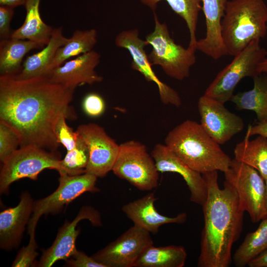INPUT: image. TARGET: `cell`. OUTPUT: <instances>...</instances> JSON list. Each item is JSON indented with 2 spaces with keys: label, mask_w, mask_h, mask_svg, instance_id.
<instances>
[{
  "label": "cell",
  "mask_w": 267,
  "mask_h": 267,
  "mask_svg": "<svg viewBox=\"0 0 267 267\" xmlns=\"http://www.w3.org/2000/svg\"><path fill=\"white\" fill-rule=\"evenodd\" d=\"M74 89L52 82L48 76L19 79L0 76V121L17 134L20 146L56 152L55 129L59 118H74L70 106Z\"/></svg>",
  "instance_id": "obj_1"
},
{
  "label": "cell",
  "mask_w": 267,
  "mask_h": 267,
  "mask_svg": "<svg viewBox=\"0 0 267 267\" xmlns=\"http://www.w3.org/2000/svg\"><path fill=\"white\" fill-rule=\"evenodd\" d=\"M207 195L202 206L204 226L201 231L198 267H228L231 249L242 232L245 211L233 186L224 180L218 183L217 171L202 174Z\"/></svg>",
  "instance_id": "obj_2"
},
{
  "label": "cell",
  "mask_w": 267,
  "mask_h": 267,
  "mask_svg": "<svg viewBox=\"0 0 267 267\" xmlns=\"http://www.w3.org/2000/svg\"><path fill=\"white\" fill-rule=\"evenodd\" d=\"M165 144L191 169L200 174L226 171L232 159L200 123L186 120L171 130Z\"/></svg>",
  "instance_id": "obj_3"
},
{
  "label": "cell",
  "mask_w": 267,
  "mask_h": 267,
  "mask_svg": "<svg viewBox=\"0 0 267 267\" xmlns=\"http://www.w3.org/2000/svg\"><path fill=\"white\" fill-rule=\"evenodd\" d=\"M267 6L264 0L227 1L221 22L227 54L235 56L254 40L266 36Z\"/></svg>",
  "instance_id": "obj_4"
},
{
  "label": "cell",
  "mask_w": 267,
  "mask_h": 267,
  "mask_svg": "<svg viewBox=\"0 0 267 267\" xmlns=\"http://www.w3.org/2000/svg\"><path fill=\"white\" fill-rule=\"evenodd\" d=\"M155 27L147 35L145 41L152 50L148 55L151 64L161 67L169 77L181 81L189 77L191 67L196 62V49L184 48L172 38L167 25L161 22L154 11Z\"/></svg>",
  "instance_id": "obj_5"
},
{
  "label": "cell",
  "mask_w": 267,
  "mask_h": 267,
  "mask_svg": "<svg viewBox=\"0 0 267 267\" xmlns=\"http://www.w3.org/2000/svg\"><path fill=\"white\" fill-rule=\"evenodd\" d=\"M254 40L222 70L205 90L204 95L222 103L230 100L235 87L245 77L259 75L258 65L266 57L267 51Z\"/></svg>",
  "instance_id": "obj_6"
},
{
  "label": "cell",
  "mask_w": 267,
  "mask_h": 267,
  "mask_svg": "<svg viewBox=\"0 0 267 267\" xmlns=\"http://www.w3.org/2000/svg\"><path fill=\"white\" fill-rule=\"evenodd\" d=\"M60 156L35 146H20L2 162L0 174V191L6 193L10 185L20 179L38 178L45 169L61 171Z\"/></svg>",
  "instance_id": "obj_7"
},
{
  "label": "cell",
  "mask_w": 267,
  "mask_h": 267,
  "mask_svg": "<svg viewBox=\"0 0 267 267\" xmlns=\"http://www.w3.org/2000/svg\"><path fill=\"white\" fill-rule=\"evenodd\" d=\"M112 171L139 190H151L158 185L159 172L155 162L146 146L136 140L120 144Z\"/></svg>",
  "instance_id": "obj_8"
},
{
  "label": "cell",
  "mask_w": 267,
  "mask_h": 267,
  "mask_svg": "<svg viewBox=\"0 0 267 267\" xmlns=\"http://www.w3.org/2000/svg\"><path fill=\"white\" fill-rule=\"evenodd\" d=\"M224 175L225 180L234 187L251 221L256 223L267 218L266 182L258 171L234 158Z\"/></svg>",
  "instance_id": "obj_9"
},
{
  "label": "cell",
  "mask_w": 267,
  "mask_h": 267,
  "mask_svg": "<svg viewBox=\"0 0 267 267\" xmlns=\"http://www.w3.org/2000/svg\"><path fill=\"white\" fill-rule=\"evenodd\" d=\"M97 178L88 173L60 176L57 188L48 196L34 202L32 214L28 224L30 239H35L36 225L42 216L58 213L65 205L85 192L99 191L95 185Z\"/></svg>",
  "instance_id": "obj_10"
},
{
  "label": "cell",
  "mask_w": 267,
  "mask_h": 267,
  "mask_svg": "<svg viewBox=\"0 0 267 267\" xmlns=\"http://www.w3.org/2000/svg\"><path fill=\"white\" fill-rule=\"evenodd\" d=\"M152 244L150 233L134 225L91 257L105 267H134L145 249Z\"/></svg>",
  "instance_id": "obj_11"
},
{
  "label": "cell",
  "mask_w": 267,
  "mask_h": 267,
  "mask_svg": "<svg viewBox=\"0 0 267 267\" xmlns=\"http://www.w3.org/2000/svg\"><path fill=\"white\" fill-rule=\"evenodd\" d=\"M115 43L117 47L126 49L130 52L132 69L140 73L148 82L156 85L163 103L177 107L181 106V99L178 92L161 81L154 72L144 49L148 44L145 40L139 38L138 29L122 31L116 36Z\"/></svg>",
  "instance_id": "obj_12"
},
{
  "label": "cell",
  "mask_w": 267,
  "mask_h": 267,
  "mask_svg": "<svg viewBox=\"0 0 267 267\" xmlns=\"http://www.w3.org/2000/svg\"><path fill=\"white\" fill-rule=\"evenodd\" d=\"M76 132L86 143L89 158L86 173L97 178L105 177L112 168L117 157L120 144L94 123L80 125Z\"/></svg>",
  "instance_id": "obj_13"
},
{
  "label": "cell",
  "mask_w": 267,
  "mask_h": 267,
  "mask_svg": "<svg viewBox=\"0 0 267 267\" xmlns=\"http://www.w3.org/2000/svg\"><path fill=\"white\" fill-rule=\"evenodd\" d=\"M224 104L204 94L200 97L197 104L200 124L220 145L228 141L244 127L243 119L229 111Z\"/></svg>",
  "instance_id": "obj_14"
},
{
  "label": "cell",
  "mask_w": 267,
  "mask_h": 267,
  "mask_svg": "<svg viewBox=\"0 0 267 267\" xmlns=\"http://www.w3.org/2000/svg\"><path fill=\"white\" fill-rule=\"evenodd\" d=\"M85 219L89 220L94 225L101 224L97 211L89 206L83 207L73 221L66 222L61 227L53 244L44 251L37 266L50 267L58 261H66L73 256L78 251L75 242L80 232L76 227L80 221Z\"/></svg>",
  "instance_id": "obj_15"
},
{
  "label": "cell",
  "mask_w": 267,
  "mask_h": 267,
  "mask_svg": "<svg viewBox=\"0 0 267 267\" xmlns=\"http://www.w3.org/2000/svg\"><path fill=\"white\" fill-rule=\"evenodd\" d=\"M159 172H172L180 175L190 192L191 202L201 206L206 199L207 189L201 174L191 169L164 144H156L151 151Z\"/></svg>",
  "instance_id": "obj_16"
},
{
  "label": "cell",
  "mask_w": 267,
  "mask_h": 267,
  "mask_svg": "<svg viewBox=\"0 0 267 267\" xmlns=\"http://www.w3.org/2000/svg\"><path fill=\"white\" fill-rule=\"evenodd\" d=\"M100 61V54L93 49L66 61L47 75L52 82L75 90L81 85L102 81L103 77L95 70Z\"/></svg>",
  "instance_id": "obj_17"
},
{
  "label": "cell",
  "mask_w": 267,
  "mask_h": 267,
  "mask_svg": "<svg viewBox=\"0 0 267 267\" xmlns=\"http://www.w3.org/2000/svg\"><path fill=\"white\" fill-rule=\"evenodd\" d=\"M158 198L154 192L128 203L122 207L123 212L133 222L149 232L156 234L159 228L168 223H182L187 219V214L181 213L174 217H167L159 213L154 203Z\"/></svg>",
  "instance_id": "obj_18"
},
{
  "label": "cell",
  "mask_w": 267,
  "mask_h": 267,
  "mask_svg": "<svg viewBox=\"0 0 267 267\" xmlns=\"http://www.w3.org/2000/svg\"><path fill=\"white\" fill-rule=\"evenodd\" d=\"M34 201L30 194L25 192L19 204L6 209L0 213V246L11 250L18 246L32 216Z\"/></svg>",
  "instance_id": "obj_19"
},
{
  "label": "cell",
  "mask_w": 267,
  "mask_h": 267,
  "mask_svg": "<svg viewBox=\"0 0 267 267\" xmlns=\"http://www.w3.org/2000/svg\"><path fill=\"white\" fill-rule=\"evenodd\" d=\"M61 27L54 28L51 38L45 46L39 52L28 56L21 71L13 75L19 79L48 75V68L58 49L67 42L63 35Z\"/></svg>",
  "instance_id": "obj_20"
},
{
  "label": "cell",
  "mask_w": 267,
  "mask_h": 267,
  "mask_svg": "<svg viewBox=\"0 0 267 267\" xmlns=\"http://www.w3.org/2000/svg\"><path fill=\"white\" fill-rule=\"evenodd\" d=\"M40 1L26 0L25 21L20 27L12 33L11 38L33 41L44 46L48 43L54 29L42 20L39 10Z\"/></svg>",
  "instance_id": "obj_21"
},
{
  "label": "cell",
  "mask_w": 267,
  "mask_h": 267,
  "mask_svg": "<svg viewBox=\"0 0 267 267\" xmlns=\"http://www.w3.org/2000/svg\"><path fill=\"white\" fill-rule=\"evenodd\" d=\"M252 89L233 94L230 99L239 110L254 111L258 122L267 121V75L260 74L253 78Z\"/></svg>",
  "instance_id": "obj_22"
},
{
  "label": "cell",
  "mask_w": 267,
  "mask_h": 267,
  "mask_svg": "<svg viewBox=\"0 0 267 267\" xmlns=\"http://www.w3.org/2000/svg\"><path fill=\"white\" fill-rule=\"evenodd\" d=\"M44 46L35 42L10 38L0 42L1 76L18 74L24 56L30 51Z\"/></svg>",
  "instance_id": "obj_23"
},
{
  "label": "cell",
  "mask_w": 267,
  "mask_h": 267,
  "mask_svg": "<svg viewBox=\"0 0 267 267\" xmlns=\"http://www.w3.org/2000/svg\"><path fill=\"white\" fill-rule=\"evenodd\" d=\"M186 258L182 246L155 247L152 244L145 249L134 267H183Z\"/></svg>",
  "instance_id": "obj_24"
},
{
  "label": "cell",
  "mask_w": 267,
  "mask_h": 267,
  "mask_svg": "<svg viewBox=\"0 0 267 267\" xmlns=\"http://www.w3.org/2000/svg\"><path fill=\"white\" fill-rule=\"evenodd\" d=\"M247 133L243 140L235 146L234 159L256 169L267 179V138L262 135L250 140Z\"/></svg>",
  "instance_id": "obj_25"
},
{
  "label": "cell",
  "mask_w": 267,
  "mask_h": 267,
  "mask_svg": "<svg viewBox=\"0 0 267 267\" xmlns=\"http://www.w3.org/2000/svg\"><path fill=\"white\" fill-rule=\"evenodd\" d=\"M97 42V33L95 29L75 31L66 44L57 50L48 68V75L69 58L93 50Z\"/></svg>",
  "instance_id": "obj_26"
},
{
  "label": "cell",
  "mask_w": 267,
  "mask_h": 267,
  "mask_svg": "<svg viewBox=\"0 0 267 267\" xmlns=\"http://www.w3.org/2000/svg\"><path fill=\"white\" fill-rule=\"evenodd\" d=\"M267 250V218L261 221L258 228L248 233L235 251L232 261L237 267H244Z\"/></svg>",
  "instance_id": "obj_27"
},
{
  "label": "cell",
  "mask_w": 267,
  "mask_h": 267,
  "mask_svg": "<svg viewBox=\"0 0 267 267\" xmlns=\"http://www.w3.org/2000/svg\"><path fill=\"white\" fill-rule=\"evenodd\" d=\"M144 5L154 11L158 4L166 1L172 10L182 18L188 28L190 41L189 46L195 48L197 39L196 31L200 10L202 9V0H139Z\"/></svg>",
  "instance_id": "obj_28"
},
{
  "label": "cell",
  "mask_w": 267,
  "mask_h": 267,
  "mask_svg": "<svg viewBox=\"0 0 267 267\" xmlns=\"http://www.w3.org/2000/svg\"><path fill=\"white\" fill-rule=\"evenodd\" d=\"M78 135L75 147L67 151L64 158L60 160L61 169L59 173L60 176H75L86 173L89 152L86 143L81 136Z\"/></svg>",
  "instance_id": "obj_29"
},
{
  "label": "cell",
  "mask_w": 267,
  "mask_h": 267,
  "mask_svg": "<svg viewBox=\"0 0 267 267\" xmlns=\"http://www.w3.org/2000/svg\"><path fill=\"white\" fill-rule=\"evenodd\" d=\"M227 2V0H202V9L208 29L215 30L221 27Z\"/></svg>",
  "instance_id": "obj_30"
},
{
  "label": "cell",
  "mask_w": 267,
  "mask_h": 267,
  "mask_svg": "<svg viewBox=\"0 0 267 267\" xmlns=\"http://www.w3.org/2000/svg\"><path fill=\"white\" fill-rule=\"evenodd\" d=\"M20 146L16 132L5 123L0 121V159L2 162Z\"/></svg>",
  "instance_id": "obj_31"
},
{
  "label": "cell",
  "mask_w": 267,
  "mask_h": 267,
  "mask_svg": "<svg viewBox=\"0 0 267 267\" xmlns=\"http://www.w3.org/2000/svg\"><path fill=\"white\" fill-rule=\"evenodd\" d=\"M68 118L61 116L58 119L55 129V134L57 142L63 145L67 151L71 150L76 146L78 134L68 126L66 119Z\"/></svg>",
  "instance_id": "obj_32"
},
{
  "label": "cell",
  "mask_w": 267,
  "mask_h": 267,
  "mask_svg": "<svg viewBox=\"0 0 267 267\" xmlns=\"http://www.w3.org/2000/svg\"><path fill=\"white\" fill-rule=\"evenodd\" d=\"M85 113L91 117H98L105 111L106 104L103 97L98 93L90 92L87 94L83 101Z\"/></svg>",
  "instance_id": "obj_33"
},
{
  "label": "cell",
  "mask_w": 267,
  "mask_h": 267,
  "mask_svg": "<svg viewBox=\"0 0 267 267\" xmlns=\"http://www.w3.org/2000/svg\"><path fill=\"white\" fill-rule=\"evenodd\" d=\"M37 248L36 239H29L28 244L19 251L11 266L14 267L34 266L35 259L38 255L36 251Z\"/></svg>",
  "instance_id": "obj_34"
},
{
  "label": "cell",
  "mask_w": 267,
  "mask_h": 267,
  "mask_svg": "<svg viewBox=\"0 0 267 267\" xmlns=\"http://www.w3.org/2000/svg\"><path fill=\"white\" fill-rule=\"evenodd\" d=\"M13 8L0 6V38L7 39L11 37L10 22L14 14Z\"/></svg>",
  "instance_id": "obj_35"
},
{
  "label": "cell",
  "mask_w": 267,
  "mask_h": 267,
  "mask_svg": "<svg viewBox=\"0 0 267 267\" xmlns=\"http://www.w3.org/2000/svg\"><path fill=\"white\" fill-rule=\"evenodd\" d=\"M67 265L73 267H105L98 262L91 256L89 257L85 253L77 251L70 259L66 260Z\"/></svg>",
  "instance_id": "obj_36"
},
{
  "label": "cell",
  "mask_w": 267,
  "mask_h": 267,
  "mask_svg": "<svg viewBox=\"0 0 267 267\" xmlns=\"http://www.w3.org/2000/svg\"><path fill=\"white\" fill-rule=\"evenodd\" d=\"M247 133L250 136L260 135L267 138V121L262 123L258 122L253 126L249 125Z\"/></svg>",
  "instance_id": "obj_37"
},
{
  "label": "cell",
  "mask_w": 267,
  "mask_h": 267,
  "mask_svg": "<svg viewBox=\"0 0 267 267\" xmlns=\"http://www.w3.org/2000/svg\"><path fill=\"white\" fill-rule=\"evenodd\" d=\"M248 266L249 267H267V250L252 260Z\"/></svg>",
  "instance_id": "obj_38"
},
{
  "label": "cell",
  "mask_w": 267,
  "mask_h": 267,
  "mask_svg": "<svg viewBox=\"0 0 267 267\" xmlns=\"http://www.w3.org/2000/svg\"><path fill=\"white\" fill-rule=\"evenodd\" d=\"M27 0H0V5H5L14 8L16 6L24 5Z\"/></svg>",
  "instance_id": "obj_39"
},
{
  "label": "cell",
  "mask_w": 267,
  "mask_h": 267,
  "mask_svg": "<svg viewBox=\"0 0 267 267\" xmlns=\"http://www.w3.org/2000/svg\"><path fill=\"white\" fill-rule=\"evenodd\" d=\"M257 71L258 74H267V57H265L259 63Z\"/></svg>",
  "instance_id": "obj_40"
},
{
  "label": "cell",
  "mask_w": 267,
  "mask_h": 267,
  "mask_svg": "<svg viewBox=\"0 0 267 267\" xmlns=\"http://www.w3.org/2000/svg\"><path fill=\"white\" fill-rule=\"evenodd\" d=\"M266 182L267 189V179L266 180Z\"/></svg>",
  "instance_id": "obj_41"
},
{
  "label": "cell",
  "mask_w": 267,
  "mask_h": 267,
  "mask_svg": "<svg viewBox=\"0 0 267 267\" xmlns=\"http://www.w3.org/2000/svg\"></svg>",
  "instance_id": "obj_42"
}]
</instances>
